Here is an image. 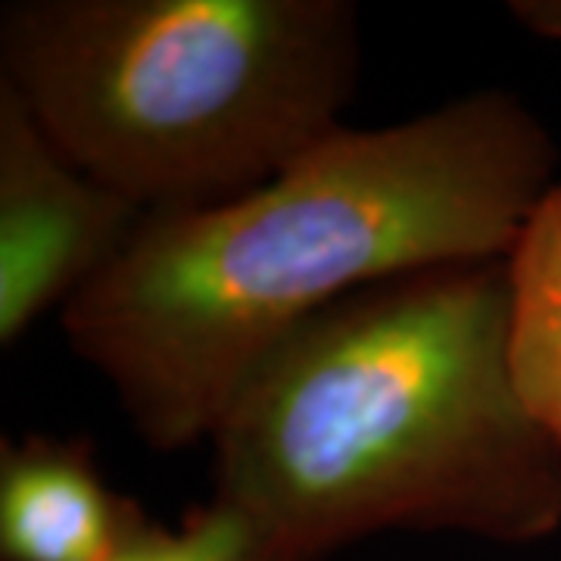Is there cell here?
Here are the masks:
<instances>
[{"label":"cell","mask_w":561,"mask_h":561,"mask_svg":"<svg viewBox=\"0 0 561 561\" xmlns=\"http://www.w3.org/2000/svg\"><path fill=\"white\" fill-rule=\"evenodd\" d=\"M552 181L549 131L502 88L381 128L343 125L247 194L147 216L62 312V334L140 440L184 449L324 309L434 265L505 260Z\"/></svg>","instance_id":"cell-1"},{"label":"cell","mask_w":561,"mask_h":561,"mask_svg":"<svg viewBox=\"0 0 561 561\" xmlns=\"http://www.w3.org/2000/svg\"><path fill=\"white\" fill-rule=\"evenodd\" d=\"M213 500L262 561L381 530L530 546L561 530V446L508 368L505 260L371 284L300 324L225 402Z\"/></svg>","instance_id":"cell-2"},{"label":"cell","mask_w":561,"mask_h":561,"mask_svg":"<svg viewBox=\"0 0 561 561\" xmlns=\"http://www.w3.org/2000/svg\"><path fill=\"white\" fill-rule=\"evenodd\" d=\"M362 69L346 0H16L0 84L147 216L194 213L343 128Z\"/></svg>","instance_id":"cell-3"},{"label":"cell","mask_w":561,"mask_h":561,"mask_svg":"<svg viewBox=\"0 0 561 561\" xmlns=\"http://www.w3.org/2000/svg\"><path fill=\"white\" fill-rule=\"evenodd\" d=\"M147 213L69 160L0 84V346L66 312L119 260Z\"/></svg>","instance_id":"cell-4"},{"label":"cell","mask_w":561,"mask_h":561,"mask_svg":"<svg viewBox=\"0 0 561 561\" xmlns=\"http://www.w3.org/2000/svg\"><path fill=\"white\" fill-rule=\"evenodd\" d=\"M147 524L103 481L91 440L0 446V561H110Z\"/></svg>","instance_id":"cell-5"},{"label":"cell","mask_w":561,"mask_h":561,"mask_svg":"<svg viewBox=\"0 0 561 561\" xmlns=\"http://www.w3.org/2000/svg\"><path fill=\"white\" fill-rule=\"evenodd\" d=\"M508 368L524 409L561 446V179L505 256Z\"/></svg>","instance_id":"cell-6"},{"label":"cell","mask_w":561,"mask_h":561,"mask_svg":"<svg viewBox=\"0 0 561 561\" xmlns=\"http://www.w3.org/2000/svg\"><path fill=\"white\" fill-rule=\"evenodd\" d=\"M110 561H262L241 512L219 500L191 508L179 527H140Z\"/></svg>","instance_id":"cell-7"},{"label":"cell","mask_w":561,"mask_h":561,"mask_svg":"<svg viewBox=\"0 0 561 561\" xmlns=\"http://www.w3.org/2000/svg\"><path fill=\"white\" fill-rule=\"evenodd\" d=\"M512 20H518L534 35L561 41V0H515L508 7Z\"/></svg>","instance_id":"cell-8"}]
</instances>
